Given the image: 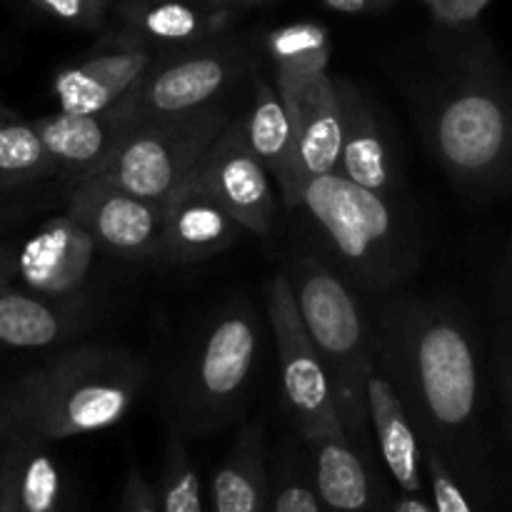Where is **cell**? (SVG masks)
<instances>
[{"instance_id":"obj_18","label":"cell","mask_w":512,"mask_h":512,"mask_svg":"<svg viewBox=\"0 0 512 512\" xmlns=\"http://www.w3.org/2000/svg\"><path fill=\"white\" fill-rule=\"evenodd\" d=\"M340 95V165L338 173L375 193L390 195L395 183V158L388 130L375 100L348 78H335Z\"/></svg>"},{"instance_id":"obj_2","label":"cell","mask_w":512,"mask_h":512,"mask_svg":"<svg viewBox=\"0 0 512 512\" xmlns=\"http://www.w3.org/2000/svg\"><path fill=\"white\" fill-rule=\"evenodd\" d=\"M378 353L410 418L430 438H450L475 423L478 355L460 315L428 300L390 305L380 323Z\"/></svg>"},{"instance_id":"obj_41","label":"cell","mask_w":512,"mask_h":512,"mask_svg":"<svg viewBox=\"0 0 512 512\" xmlns=\"http://www.w3.org/2000/svg\"><path fill=\"white\" fill-rule=\"evenodd\" d=\"M13 512H18V510H15V505H13Z\"/></svg>"},{"instance_id":"obj_10","label":"cell","mask_w":512,"mask_h":512,"mask_svg":"<svg viewBox=\"0 0 512 512\" xmlns=\"http://www.w3.org/2000/svg\"><path fill=\"white\" fill-rule=\"evenodd\" d=\"M65 213L83 225L105 253L125 260H160L163 203L100 178H85L73 183Z\"/></svg>"},{"instance_id":"obj_7","label":"cell","mask_w":512,"mask_h":512,"mask_svg":"<svg viewBox=\"0 0 512 512\" xmlns=\"http://www.w3.org/2000/svg\"><path fill=\"white\" fill-rule=\"evenodd\" d=\"M230 120L233 115L228 108L210 105L178 118L133 123L93 178L118 185L140 198L165 203V198L195 173Z\"/></svg>"},{"instance_id":"obj_17","label":"cell","mask_w":512,"mask_h":512,"mask_svg":"<svg viewBox=\"0 0 512 512\" xmlns=\"http://www.w3.org/2000/svg\"><path fill=\"white\" fill-rule=\"evenodd\" d=\"M298 140L300 175L305 180L338 173L340 165V95L330 73L313 75L293 85H275Z\"/></svg>"},{"instance_id":"obj_3","label":"cell","mask_w":512,"mask_h":512,"mask_svg":"<svg viewBox=\"0 0 512 512\" xmlns=\"http://www.w3.org/2000/svg\"><path fill=\"white\" fill-rule=\"evenodd\" d=\"M148 368L138 355L80 345L55 355L10 388L5 425L18 440L58 443L118 425L143 393Z\"/></svg>"},{"instance_id":"obj_29","label":"cell","mask_w":512,"mask_h":512,"mask_svg":"<svg viewBox=\"0 0 512 512\" xmlns=\"http://www.w3.org/2000/svg\"><path fill=\"white\" fill-rule=\"evenodd\" d=\"M423 465L428 468L430 485H433V503L435 512H473L468 498L460 490L458 480L453 478L450 468L445 465L443 455L435 448H430L428 453H423Z\"/></svg>"},{"instance_id":"obj_39","label":"cell","mask_w":512,"mask_h":512,"mask_svg":"<svg viewBox=\"0 0 512 512\" xmlns=\"http://www.w3.org/2000/svg\"><path fill=\"white\" fill-rule=\"evenodd\" d=\"M13 110H8V108H3V105H0V120H8V118H13Z\"/></svg>"},{"instance_id":"obj_30","label":"cell","mask_w":512,"mask_h":512,"mask_svg":"<svg viewBox=\"0 0 512 512\" xmlns=\"http://www.w3.org/2000/svg\"><path fill=\"white\" fill-rule=\"evenodd\" d=\"M270 512H325L320 505L318 493H315L313 483L303 478L298 468L285 470L280 478L278 490H275L273 505Z\"/></svg>"},{"instance_id":"obj_8","label":"cell","mask_w":512,"mask_h":512,"mask_svg":"<svg viewBox=\"0 0 512 512\" xmlns=\"http://www.w3.org/2000/svg\"><path fill=\"white\" fill-rule=\"evenodd\" d=\"M265 303H268L270 325H273L275 345H278L283 398L298 433L303 435L305 443L325 438V435H345L328 373L300 320L285 270L273 275L268 283Z\"/></svg>"},{"instance_id":"obj_24","label":"cell","mask_w":512,"mask_h":512,"mask_svg":"<svg viewBox=\"0 0 512 512\" xmlns=\"http://www.w3.org/2000/svg\"><path fill=\"white\" fill-rule=\"evenodd\" d=\"M265 50L275 68V85H293L328 73L333 40L320 23H290L265 35Z\"/></svg>"},{"instance_id":"obj_31","label":"cell","mask_w":512,"mask_h":512,"mask_svg":"<svg viewBox=\"0 0 512 512\" xmlns=\"http://www.w3.org/2000/svg\"><path fill=\"white\" fill-rule=\"evenodd\" d=\"M498 373H500V390H503V403L505 408H508V418L512 425V275H510L508 293L503 295V313H500Z\"/></svg>"},{"instance_id":"obj_13","label":"cell","mask_w":512,"mask_h":512,"mask_svg":"<svg viewBox=\"0 0 512 512\" xmlns=\"http://www.w3.org/2000/svg\"><path fill=\"white\" fill-rule=\"evenodd\" d=\"M93 235L68 213L50 218L15 253V278L53 300H80L98 253Z\"/></svg>"},{"instance_id":"obj_33","label":"cell","mask_w":512,"mask_h":512,"mask_svg":"<svg viewBox=\"0 0 512 512\" xmlns=\"http://www.w3.org/2000/svg\"><path fill=\"white\" fill-rule=\"evenodd\" d=\"M123 512H160L153 485L145 480V475L135 465H130L128 478H125Z\"/></svg>"},{"instance_id":"obj_37","label":"cell","mask_w":512,"mask_h":512,"mask_svg":"<svg viewBox=\"0 0 512 512\" xmlns=\"http://www.w3.org/2000/svg\"><path fill=\"white\" fill-rule=\"evenodd\" d=\"M15 278V253L0 245V290L10 288Z\"/></svg>"},{"instance_id":"obj_34","label":"cell","mask_w":512,"mask_h":512,"mask_svg":"<svg viewBox=\"0 0 512 512\" xmlns=\"http://www.w3.org/2000/svg\"><path fill=\"white\" fill-rule=\"evenodd\" d=\"M323 3L345 15H373L388 10L398 0H323Z\"/></svg>"},{"instance_id":"obj_27","label":"cell","mask_w":512,"mask_h":512,"mask_svg":"<svg viewBox=\"0 0 512 512\" xmlns=\"http://www.w3.org/2000/svg\"><path fill=\"white\" fill-rule=\"evenodd\" d=\"M155 495H158L160 512H205L198 468L190 460L183 440L175 433L170 435L168 445H165L163 475H160Z\"/></svg>"},{"instance_id":"obj_14","label":"cell","mask_w":512,"mask_h":512,"mask_svg":"<svg viewBox=\"0 0 512 512\" xmlns=\"http://www.w3.org/2000/svg\"><path fill=\"white\" fill-rule=\"evenodd\" d=\"M35 133L55 168V178L63 175L73 183L98 175L115 145L133 125L130 95L115 108L103 113H68L55 110L45 118L33 120Z\"/></svg>"},{"instance_id":"obj_1","label":"cell","mask_w":512,"mask_h":512,"mask_svg":"<svg viewBox=\"0 0 512 512\" xmlns=\"http://www.w3.org/2000/svg\"><path fill=\"white\" fill-rule=\"evenodd\" d=\"M420 120L430 153L460 188L512 190V78L488 38L450 53Z\"/></svg>"},{"instance_id":"obj_15","label":"cell","mask_w":512,"mask_h":512,"mask_svg":"<svg viewBox=\"0 0 512 512\" xmlns=\"http://www.w3.org/2000/svg\"><path fill=\"white\" fill-rule=\"evenodd\" d=\"M110 13L115 33L158 53L208 43L233 20V8L205 0H113Z\"/></svg>"},{"instance_id":"obj_6","label":"cell","mask_w":512,"mask_h":512,"mask_svg":"<svg viewBox=\"0 0 512 512\" xmlns=\"http://www.w3.org/2000/svg\"><path fill=\"white\" fill-rule=\"evenodd\" d=\"M258 318L245 300L225 305L200 333L178 388V418L190 433H208L233 418L258 363Z\"/></svg>"},{"instance_id":"obj_22","label":"cell","mask_w":512,"mask_h":512,"mask_svg":"<svg viewBox=\"0 0 512 512\" xmlns=\"http://www.w3.org/2000/svg\"><path fill=\"white\" fill-rule=\"evenodd\" d=\"M80 300H53L33 290H0V345L5 348H50L83 328Z\"/></svg>"},{"instance_id":"obj_32","label":"cell","mask_w":512,"mask_h":512,"mask_svg":"<svg viewBox=\"0 0 512 512\" xmlns=\"http://www.w3.org/2000/svg\"><path fill=\"white\" fill-rule=\"evenodd\" d=\"M423 3L428 5L435 23L450 30H460L473 25L488 8L490 0H423Z\"/></svg>"},{"instance_id":"obj_36","label":"cell","mask_w":512,"mask_h":512,"mask_svg":"<svg viewBox=\"0 0 512 512\" xmlns=\"http://www.w3.org/2000/svg\"><path fill=\"white\" fill-rule=\"evenodd\" d=\"M13 505H15L13 475H10L8 463H5L3 473H0V512H13Z\"/></svg>"},{"instance_id":"obj_12","label":"cell","mask_w":512,"mask_h":512,"mask_svg":"<svg viewBox=\"0 0 512 512\" xmlns=\"http://www.w3.org/2000/svg\"><path fill=\"white\" fill-rule=\"evenodd\" d=\"M195 178L223 203V208L253 235L273 228V180L240 135L238 120L218 135L195 168Z\"/></svg>"},{"instance_id":"obj_26","label":"cell","mask_w":512,"mask_h":512,"mask_svg":"<svg viewBox=\"0 0 512 512\" xmlns=\"http://www.w3.org/2000/svg\"><path fill=\"white\" fill-rule=\"evenodd\" d=\"M55 178V168L33 123L18 115L0 120V193Z\"/></svg>"},{"instance_id":"obj_21","label":"cell","mask_w":512,"mask_h":512,"mask_svg":"<svg viewBox=\"0 0 512 512\" xmlns=\"http://www.w3.org/2000/svg\"><path fill=\"white\" fill-rule=\"evenodd\" d=\"M313 488L325 512H390V498L378 500L368 460L348 435L310 440Z\"/></svg>"},{"instance_id":"obj_23","label":"cell","mask_w":512,"mask_h":512,"mask_svg":"<svg viewBox=\"0 0 512 512\" xmlns=\"http://www.w3.org/2000/svg\"><path fill=\"white\" fill-rule=\"evenodd\" d=\"M213 512H265L268 508V470H265L263 433L245 425L228 458L215 470Z\"/></svg>"},{"instance_id":"obj_16","label":"cell","mask_w":512,"mask_h":512,"mask_svg":"<svg viewBox=\"0 0 512 512\" xmlns=\"http://www.w3.org/2000/svg\"><path fill=\"white\" fill-rule=\"evenodd\" d=\"M243 228L218 198L190 175L163 203V263H198L240 238Z\"/></svg>"},{"instance_id":"obj_38","label":"cell","mask_w":512,"mask_h":512,"mask_svg":"<svg viewBox=\"0 0 512 512\" xmlns=\"http://www.w3.org/2000/svg\"><path fill=\"white\" fill-rule=\"evenodd\" d=\"M205 3L223 5V8H248V5H263L270 3V0H205Z\"/></svg>"},{"instance_id":"obj_11","label":"cell","mask_w":512,"mask_h":512,"mask_svg":"<svg viewBox=\"0 0 512 512\" xmlns=\"http://www.w3.org/2000/svg\"><path fill=\"white\" fill-rule=\"evenodd\" d=\"M160 55L148 45L108 30L83 60L55 73L53 95L58 110L103 113L115 108L138 88Z\"/></svg>"},{"instance_id":"obj_19","label":"cell","mask_w":512,"mask_h":512,"mask_svg":"<svg viewBox=\"0 0 512 512\" xmlns=\"http://www.w3.org/2000/svg\"><path fill=\"white\" fill-rule=\"evenodd\" d=\"M365 405H368L370 433L375 435L390 478L403 493L423 495V448H420L418 428L398 388L378 363L368 373Z\"/></svg>"},{"instance_id":"obj_20","label":"cell","mask_w":512,"mask_h":512,"mask_svg":"<svg viewBox=\"0 0 512 512\" xmlns=\"http://www.w3.org/2000/svg\"><path fill=\"white\" fill-rule=\"evenodd\" d=\"M238 128L250 153L263 163L270 180H275L285 203L290 208H298L300 190H303L298 140H295L293 123L275 85L265 80L255 83L253 105L248 115L238 120Z\"/></svg>"},{"instance_id":"obj_5","label":"cell","mask_w":512,"mask_h":512,"mask_svg":"<svg viewBox=\"0 0 512 512\" xmlns=\"http://www.w3.org/2000/svg\"><path fill=\"white\" fill-rule=\"evenodd\" d=\"M298 208L318 225L340 263L370 288H390L413 268L410 235L388 195L328 173L305 180Z\"/></svg>"},{"instance_id":"obj_4","label":"cell","mask_w":512,"mask_h":512,"mask_svg":"<svg viewBox=\"0 0 512 512\" xmlns=\"http://www.w3.org/2000/svg\"><path fill=\"white\" fill-rule=\"evenodd\" d=\"M285 275L300 320L325 365L345 435L365 458L370 440L365 383L375 358L358 298L328 265L310 255L290 258Z\"/></svg>"},{"instance_id":"obj_40","label":"cell","mask_w":512,"mask_h":512,"mask_svg":"<svg viewBox=\"0 0 512 512\" xmlns=\"http://www.w3.org/2000/svg\"><path fill=\"white\" fill-rule=\"evenodd\" d=\"M3 215H8V210H0V218H3Z\"/></svg>"},{"instance_id":"obj_35","label":"cell","mask_w":512,"mask_h":512,"mask_svg":"<svg viewBox=\"0 0 512 512\" xmlns=\"http://www.w3.org/2000/svg\"><path fill=\"white\" fill-rule=\"evenodd\" d=\"M390 512H435V510L430 508L420 495L403 493L398 495V498H390Z\"/></svg>"},{"instance_id":"obj_28","label":"cell","mask_w":512,"mask_h":512,"mask_svg":"<svg viewBox=\"0 0 512 512\" xmlns=\"http://www.w3.org/2000/svg\"><path fill=\"white\" fill-rule=\"evenodd\" d=\"M33 10L60 25L78 30H98L113 10V0H25Z\"/></svg>"},{"instance_id":"obj_9","label":"cell","mask_w":512,"mask_h":512,"mask_svg":"<svg viewBox=\"0 0 512 512\" xmlns=\"http://www.w3.org/2000/svg\"><path fill=\"white\" fill-rule=\"evenodd\" d=\"M243 70V50L238 45L213 40L160 55L138 88L130 93L133 123L178 118L218 105Z\"/></svg>"},{"instance_id":"obj_25","label":"cell","mask_w":512,"mask_h":512,"mask_svg":"<svg viewBox=\"0 0 512 512\" xmlns=\"http://www.w3.org/2000/svg\"><path fill=\"white\" fill-rule=\"evenodd\" d=\"M13 475L15 510L18 512H65L63 478L53 455L43 443L20 440L18 450L5 460Z\"/></svg>"}]
</instances>
